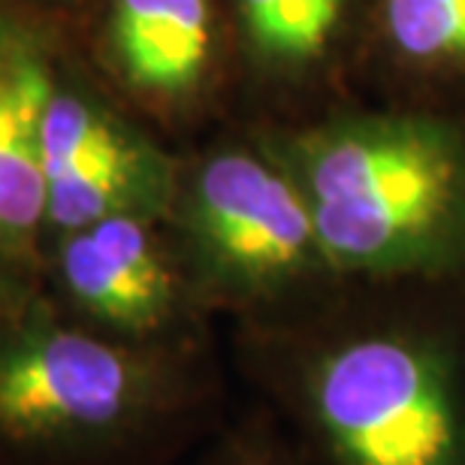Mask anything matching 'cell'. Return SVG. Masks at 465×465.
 Listing matches in <instances>:
<instances>
[{
  "instance_id": "cell-2",
  "label": "cell",
  "mask_w": 465,
  "mask_h": 465,
  "mask_svg": "<svg viewBox=\"0 0 465 465\" xmlns=\"http://www.w3.org/2000/svg\"><path fill=\"white\" fill-rule=\"evenodd\" d=\"M230 411L200 341H121L43 293L0 309V465H184Z\"/></svg>"
},
{
  "instance_id": "cell-6",
  "label": "cell",
  "mask_w": 465,
  "mask_h": 465,
  "mask_svg": "<svg viewBox=\"0 0 465 465\" xmlns=\"http://www.w3.org/2000/svg\"><path fill=\"white\" fill-rule=\"evenodd\" d=\"M113 40L121 67L145 91L175 94L203 76L212 49L206 0H115Z\"/></svg>"
},
{
  "instance_id": "cell-10",
  "label": "cell",
  "mask_w": 465,
  "mask_h": 465,
  "mask_svg": "<svg viewBox=\"0 0 465 465\" xmlns=\"http://www.w3.org/2000/svg\"><path fill=\"white\" fill-rule=\"evenodd\" d=\"M387 31L411 58H465V0H387Z\"/></svg>"
},
{
  "instance_id": "cell-5",
  "label": "cell",
  "mask_w": 465,
  "mask_h": 465,
  "mask_svg": "<svg viewBox=\"0 0 465 465\" xmlns=\"http://www.w3.org/2000/svg\"><path fill=\"white\" fill-rule=\"evenodd\" d=\"M163 218L115 215L54 236L43 275L61 318L134 345H193L200 302Z\"/></svg>"
},
{
  "instance_id": "cell-7",
  "label": "cell",
  "mask_w": 465,
  "mask_h": 465,
  "mask_svg": "<svg viewBox=\"0 0 465 465\" xmlns=\"http://www.w3.org/2000/svg\"><path fill=\"white\" fill-rule=\"evenodd\" d=\"M248 34L278 58H312L327 49L341 0H239Z\"/></svg>"
},
{
  "instance_id": "cell-4",
  "label": "cell",
  "mask_w": 465,
  "mask_h": 465,
  "mask_svg": "<svg viewBox=\"0 0 465 465\" xmlns=\"http://www.w3.org/2000/svg\"><path fill=\"white\" fill-rule=\"evenodd\" d=\"M163 218L200 302L242 309L251 327L291 321L312 309L314 291L345 282L300 184L251 154L206 161Z\"/></svg>"
},
{
  "instance_id": "cell-9",
  "label": "cell",
  "mask_w": 465,
  "mask_h": 465,
  "mask_svg": "<svg viewBox=\"0 0 465 465\" xmlns=\"http://www.w3.org/2000/svg\"><path fill=\"white\" fill-rule=\"evenodd\" d=\"M184 465H312L287 430L260 402L232 408Z\"/></svg>"
},
{
  "instance_id": "cell-8",
  "label": "cell",
  "mask_w": 465,
  "mask_h": 465,
  "mask_svg": "<svg viewBox=\"0 0 465 465\" xmlns=\"http://www.w3.org/2000/svg\"><path fill=\"white\" fill-rule=\"evenodd\" d=\"M121 143H127V136L106 115H100L82 97L54 91L43 113V134H40L45 184L64 173H70L73 166L85 163L91 157L104 154Z\"/></svg>"
},
{
  "instance_id": "cell-1",
  "label": "cell",
  "mask_w": 465,
  "mask_h": 465,
  "mask_svg": "<svg viewBox=\"0 0 465 465\" xmlns=\"http://www.w3.org/2000/svg\"><path fill=\"white\" fill-rule=\"evenodd\" d=\"M309 309L248 327V384L312 465H465V323Z\"/></svg>"
},
{
  "instance_id": "cell-3",
  "label": "cell",
  "mask_w": 465,
  "mask_h": 465,
  "mask_svg": "<svg viewBox=\"0 0 465 465\" xmlns=\"http://www.w3.org/2000/svg\"><path fill=\"white\" fill-rule=\"evenodd\" d=\"M296 184L341 278L448 282L465 266L462 163L420 127L345 130L312 148Z\"/></svg>"
}]
</instances>
